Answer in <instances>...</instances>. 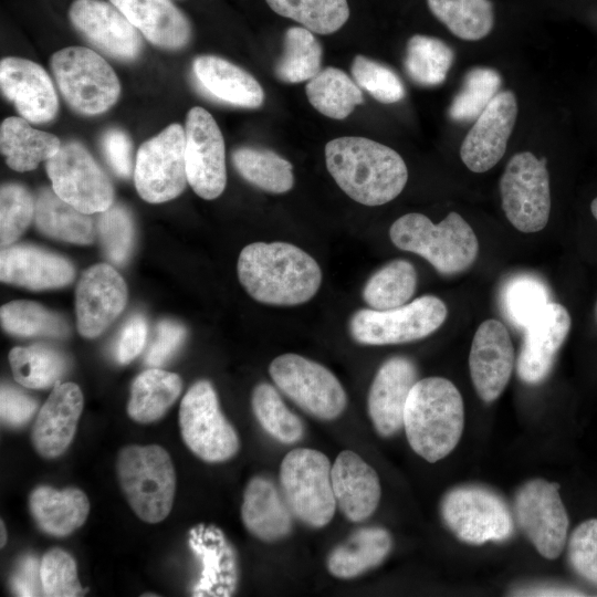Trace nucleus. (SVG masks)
<instances>
[{
	"label": "nucleus",
	"instance_id": "1",
	"mask_svg": "<svg viewBox=\"0 0 597 597\" xmlns=\"http://www.w3.org/2000/svg\"><path fill=\"white\" fill-rule=\"evenodd\" d=\"M240 283L255 301L270 305H298L310 301L322 283L317 262L286 242H254L240 252Z\"/></svg>",
	"mask_w": 597,
	"mask_h": 597
},
{
	"label": "nucleus",
	"instance_id": "2",
	"mask_svg": "<svg viewBox=\"0 0 597 597\" xmlns=\"http://www.w3.org/2000/svg\"><path fill=\"white\" fill-rule=\"evenodd\" d=\"M326 167L338 187L365 206H381L405 188L408 169L392 148L365 137L344 136L325 146Z\"/></svg>",
	"mask_w": 597,
	"mask_h": 597
},
{
	"label": "nucleus",
	"instance_id": "3",
	"mask_svg": "<svg viewBox=\"0 0 597 597\" xmlns=\"http://www.w3.org/2000/svg\"><path fill=\"white\" fill-rule=\"evenodd\" d=\"M464 428V404L455 385L443 377L418 379L404 412V429L411 449L434 463L457 447Z\"/></svg>",
	"mask_w": 597,
	"mask_h": 597
},
{
	"label": "nucleus",
	"instance_id": "4",
	"mask_svg": "<svg viewBox=\"0 0 597 597\" xmlns=\"http://www.w3.org/2000/svg\"><path fill=\"white\" fill-rule=\"evenodd\" d=\"M389 237L398 249L422 256L443 275L463 272L479 252L474 231L454 211L438 224L425 214L407 213L391 224Z\"/></svg>",
	"mask_w": 597,
	"mask_h": 597
},
{
	"label": "nucleus",
	"instance_id": "5",
	"mask_svg": "<svg viewBox=\"0 0 597 597\" xmlns=\"http://www.w3.org/2000/svg\"><path fill=\"white\" fill-rule=\"evenodd\" d=\"M121 489L135 514L147 523H159L171 511L176 474L169 453L157 444L127 446L116 462Z\"/></svg>",
	"mask_w": 597,
	"mask_h": 597
},
{
	"label": "nucleus",
	"instance_id": "6",
	"mask_svg": "<svg viewBox=\"0 0 597 597\" xmlns=\"http://www.w3.org/2000/svg\"><path fill=\"white\" fill-rule=\"evenodd\" d=\"M50 66L62 96L82 115L105 113L119 97L116 73L104 57L88 48H64L52 54Z\"/></svg>",
	"mask_w": 597,
	"mask_h": 597
},
{
	"label": "nucleus",
	"instance_id": "7",
	"mask_svg": "<svg viewBox=\"0 0 597 597\" xmlns=\"http://www.w3.org/2000/svg\"><path fill=\"white\" fill-rule=\"evenodd\" d=\"M328 458L318 450L297 448L280 465L281 492L292 514L311 527L327 525L337 507Z\"/></svg>",
	"mask_w": 597,
	"mask_h": 597
},
{
	"label": "nucleus",
	"instance_id": "8",
	"mask_svg": "<svg viewBox=\"0 0 597 597\" xmlns=\"http://www.w3.org/2000/svg\"><path fill=\"white\" fill-rule=\"evenodd\" d=\"M440 512L448 528L469 544L502 542L514 531L506 502L485 486L461 485L449 490L441 500Z\"/></svg>",
	"mask_w": 597,
	"mask_h": 597
},
{
	"label": "nucleus",
	"instance_id": "9",
	"mask_svg": "<svg viewBox=\"0 0 597 597\" xmlns=\"http://www.w3.org/2000/svg\"><path fill=\"white\" fill-rule=\"evenodd\" d=\"M444 302L433 295H425L390 310L363 308L349 321L354 341L364 345H394L409 343L429 336L446 321Z\"/></svg>",
	"mask_w": 597,
	"mask_h": 597
},
{
	"label": "nucleus",
	"instance_id": "10",
	"mask_svg": "<svg viewBox=\"0 0 597 597\" xmlns=\"http://www.w3.org/2000/svg\"><path fill=\"white\" fill-rule=\"evenodd\" d=\"M179 427L186 446L206 462L227 461L240 448L237 431L221 412L217 394L208 380H198L184 396Z\"/></svg>",
	"mask_w": 597,
	"mask_h": 597
},
{
	"label": "nucleus",
	"instance_id": "11",
	"mask_svg": "<svg viewBox=\"0 0 597 597\" xmlns=\"http://www.w3.org/2000/svg\"><path fill=\"white\" fill-rule=\"evenodd\" d=\"M269 374L276 387L301 409L322 420L337 418L346 408V392L325 366L287 353L274 358Z\"/></svg>",
	"mask_w": 597,
	"mask_h": 597
},
{
	"label": "nucleus",
	"instance_id": "12",
	"mask_svg": "<svg viewBox=\"0 0 597 597\" xmlns=\"http://www.w3.org/2000/svg\"><path fill=\"white\" fill-rule=\"evenodd\" d=\"M500 193L503 211L515 229L524 233L543 230L551 212L546 159L531 151L515 154L501 176Z\"/></svg>",
	"mask_w": 597,
	"mask_h": 597
},
{
	"label": "nucleus",
	"instance_id": "13",
	"mask_svg": "<svg viewBox=\"0 0 597 597\" xmlns=\"http://www.w3.org/2000/svg\"><path fill=\"white\" fill-rule=\"evenodd\" d=\"M52 189L77 210L91 214L113 205L114 189L105 171L78 142L70 140L45 161Z\"/></svg>",
	"mask_w": 597,
	"mask_h": 597
},
{
	"label": "nucleus",
	"instance_id": "14",
	"mask_svg": "<svg viewBox=\"0 0 597 597\" xmlns=\"http://www.w3.org/2000/svg\"><path fill=\"white\" fill-rule=\"evenodd\" d=\"M185 148L186 132L177 123L140 145L134 179L142 199L161 203L175 199L185 190L188 182Z\"/></svg>",
	"mask_w": 597,
	"mask_h": 597
},
{
	"label": "nucleus",
	"instance_id": "15",
	"mask_svg": "<svg viewBox=\"0 0 597 597\" xmlns=\"http://www.w3.org/2000/svg\"><path fill=\"white\" fill-rule=\"evenodd\" d=\"M515 520L535 549L547 559L563 552L569 526L559 484L537 478L522 484L514 496Z\"/></svg>",
	"mask_w": 597,
	"mask_h": 597
},
{
	"label": "nucleus",
	"instance_id": "16",
	"mask_svg": "<svg viewBox=\"0 0 597 597\" xmlns=\"http://www.w3.org/2000/svg\"><path fill=\"white\" fill-rule=\"evenodd\" d=\"M185 161L188 184L201 198H218L226 188L224 140L212 115L203 107L189 109L186 118Z\"/></svg>",
	"mask_w": 597,
	"mask_h": 597
},
{
	"label": "nucleus",
	"instance_id": "17",
	"mask_svg": "<svg viewBox=\"0 0 597 597\" xmlns=\"http://www.w3.org/2000/svg\"><path fill=\"white\" fill-rule=\"evenodd\" d=\"M126 303L127 286L122 275L106 263L90 266L76 287L78 333L85 338L100 336L119 316Z\"/></svg>",
	"mask_w": 597,
	"mask_h": 597
},
{
	"label": "nucleus",
	"instance_id": "18",
	"mask_svg": "<svg viewBox=\"0 0 597 597\" xmlns=\"http://www.w3.org/2000/svg\"><path fill=\"white\" fill-rule=\"evenodd\" d=\"M69 18L91 44L114 59L133 61L142 51V33L112 2L74 0Z\"/></svg>",
	"mask_w": 597,
	"mask_h": 597
},
{
	"label": "nucleus",
	"instance_id": "19",
	"mask_svg": "<svg viewBox=\"0 0 597 597\" xmlns=\"http://www.w3.org/2000/svg\"><path fill=\"white\" fill-rule=\"evenodd\" d=\"M517 101L513 92H499L464 137L460 157L473 172H485L495 166L506 150L517 117Z\"/></svg>",
	"mask_w": 597,
	"mask_h": 597
},
{
	"label": "nucleus",
	"instance_id": "20",
	"mask_svg": "<svg viewBox=\"0 0 597 597\" xmlns=\"http://www.w3.org/2000/svg\"><path fill=\"white\" fill-rule=\"evenodd\" d=\"M513 366L514 348L505 325L494 318L482 322L472 339L469 369L474 389L484 402L501 396Z\"/></svg>",
	"mask_w": 597,
	"mask_h": 597
},
{
	"label": "nucleus",
	"instance_id": "21",
	"mask_svg": "<svg viewBox=\"0 0 597 597\" xmlns=\"http://www.w3.org/2000/svg\"><path fill=\"white\" fill-rule=\"evenodd\" d=\"M0 87L3 96L29 123H49L57 114L54 85L46 71L31 60L13 56L2 59Z\"/></svg>",
	"mask_w": 597,
	"mask_h": 597
},
{
	"label": "nucleus",
	"instance_id": "22",
	"mask_svg": "<svg viewBox=\"0 0 597 597\" xmlns=\"http://www.w3.org/2000/svg\"><path fill=\"white\" fill-rule=\"evenodd\" d=\"M570 325L566 307L549 302L524 328L517 358V374L524 383L538 384L546 378Z\"/></svg>",
	"mask_w": 597,
	"mask_h": 597
},
{
	"label": "nucleus",
	"instance_id": "23",
	"mask_svg": "<svg viewBox=\"0 0 597 597\" xmlns=\"http://www.w3.org/2000/svg\"><path fill=\"white\" fill-rule=\"evenodd\" d=\"M417 380L416 365L408 357H390L379 367L367 398L368 415L378 434L391 437L404 427L406 401Z\"/></svg>",
	"mask_w": 597,
	"mask_h": 597
},
{
	"label": "nucleus",
	"instance_id": "24",
	"mask_svg": "<svg viewBox=\"0 0 597 597\" xmlns=\"http://www.w3.org/2000/svg\"><path fill=\"white\" fill-rule=\"evenodd\" d=\"M83 410V394L74 383L56 384L41 407L31 440L43 458L53 459L71 444Z\"/></svg>",
	"mask_w": 597,
	"mask_h": 597
},
{
	"label": "nucleus",
	"instance_id": "25",
	"mask_svg": "<svg viewBox=\"0 0 597 597\" xmlns=\"http://www.w3.org/2000/svg\"><path fill=\"white\" fill-rule=\"evenodd\" d=\"M331 478L336 505L347 520L362 522L373 515L381 496L373 467L356 452L344 450L332 465Z\"/></svg>",
	"mask_w": 597,
	"mask_h": 597
},
{
	"label": "nucleus",
	"instance_id": "26",
	"mask_svg": "<svg viewBox=\"0 0 597 597\" xmlns=\"http://www.w3.org/2000/svg\"><path fill=\"white\" fill-rule=\"evenodd\" d=\"M74 277L69 260L32 245H9L0 254L2 282L29 290L63 287Z\"/></svg>",
	"mask_w": 597,
	"mask_h": 597
},
{
	"label": "nucleus",
	"instance_id": "27",
	"mask_svg": "<svg viewBox=\"0 0 597 597\" xmlns=\"http://www.w3.org/2000/svg\"><path fill=\"white\" fill-rule=\"evenodd\" d=\"M151 44L179 50L191 39V25L170 0H109Z\"/></svg>",
	"mask_w": 597,
	"mask_h": 597
},
{
	"label": "nucleus",
	"instance_id": "28",
	"mask_svg": "<svg viewBox=\"0 0 597 597\" xmlns=\"http://www.w3.org/2000/svg\"><path fill=\"white\" fill-rule=\"evenodd\" d=\"M293 516L272 481L264 476L249 481L243 493L241 519L253 536L263 542L279 541L290 534Z\"/></svg>",
	"mask_w": 597,
	"mask_h": 597
},
{
	"label": "nucleus",
	"instance_id": "29",
	"mask_svg": "<svg viewBox=\"0 0 597 597\" xmlns=\"http://www.w3.org/2000/svg\"><path fill=\"white\" fill-rule=\"evenodd\" d=\"M193 74L200 86L216 100L245 108L263 104L260 83L245 70L216 55H199L192 62Z\"/></svg>",
	"mask_w": 597,
	"mask_h": 597
},
{
	"label": "nucleus",
	"instance_id": "30",
	"mask_svg": "<svg viewBox=\"0 0 597 597\" xmlns=\"http://www.w3.org/2000/svg\"><path fill=\"white\" fill-rule=\"evenodd\" d=\"M29 507L43 532L63 537L84 524L90 513V501L83 491L75 488L55 490L40 485L31 492Z\"/></svg>",
	"mask_w": 597,
	"mask_h": 597
},
{
	"label": "nucleus",
	"instance_id": "31",
	"mask_svg": "<svg viewBox=\"0 0 597 597\" xmlns=\"http://www.w3.org/2000/svg\"><path fill=\"white\" fill-rule=\"evenodd\" d=\"M392 547L390 533L380 526L357 530L327 558L328 572L338 578L357 577L381 564Z\"/></svg>",
	"mask_w": 597,
	"mask_h": 597
},
{
	"label": "nucleus",
	"instance_id": "32",
	"mask_svg": "<svg viewBox=\"0 0 597 597\" xmlns=\"http://www.w3.org/2000/svg\"><path fill=\"white\" fill-rule=\"evenodd\" d=\"M60 139L30 126L23 117H7L0 126V149L7 165L20 172L35 169L61 148Z\"/></svg>",
	"mask_w": 597,
	"mask_h": 597
},
{
	"label": "nucleus",
	"instance_id": "33",
	"mask_svg": "<svg viewBox=\"0 0 597 597\" xmlns=\"http://www.w3.org/2000/svg\"><path fill=\"white\" fill-rule=\"evenodd\" d=\"M34 221L43 234L61 241L90 244L96 237L91 217L61 199L52 187L39 191Z\"/></svg>",
	"mask_w": 597,
	"mask_h": 597
},
{
	"label": "nucleus",
	"instance_id": "34",
	"mask_svg": "<svg viewBox=\"0 0 597 597\" xmlns=\"http://www.w3.org/2000/svg\"><path fill=\"white\" fill-rule=\"evenodd\" d=\"M181 389L179 375L156 367L144 370L132 384L127 413L139 423L157 421L174 405Z\"/></svg>",
	"mask_w": 597,
	"mask_h": 597
},
{
	"label": "nucleus",
	"instance_id": "35",
	"mask_svg": "<svg viewBox=\"0 0 597 597\" xmlns=\"http://www.w3.org/2000/svg\"><path fill=\"white\" fill-rule=\"evenodd\" d=\"M306 96L321 114L344 119L364 102L360 87L344 71L337 67L322 69L305 85Z\"/></svg>",
	"mask_w": 597,
	"mask_h": 597
},
{
	"label": "nucleus",
	"instance_id": "36",
	"mask_svg": "<svg viewBox=\"0 0 597 597\" xmlns=\"http://www.w3.org/2000/svg\"><path fill=\"white\" fill-rule=\"evenodd\" d=\"M231 159L243 179L266 192L284 193L294 185L292 164L273 150L239 147Z\"/></svg>",
	"mask_w": 597,
	"mask_h": 597
},
{
	"label": "nucleus",
	"instance_id": "37",
	"mask_svg": "<svg viewBox=\"0 0 597 597\" xmlns=\"http://www.w3.org/2000/svg\"><path fill=\"white\" fill-rule=\"evenodd\" d=\"M431 13L457 38L479 41L494 27L491 0H427Z\"/></svg>",
	"mask_w": 597,
	"mask_h": 597
},
{
	"label": "nucleus",
	"instance_id": "38",
	"mask_svg": "<svg viewBox=\"0 0 597 597\" xmlns=\"http://www.w3.org/2000/svg\"><path fill=\"white\" fill-rule=\"evenodd\" d=\"M417 285L415 266L398 259L377 270L363 289V298L374 310H390L406 304Z\"/></svg>",
	"mask_w": 597,
	"mask_h": 597
},
{
	"label": "nucleus",
	"instance_id": "39",
	"mask_svg": "<svg viewBox=\"0 0 597 597\" xmlns=\"http://www.w3.org/2000/svg\"><path fill=\"white\" fill-rule=\"evenodd\" d=\"M322 45L312 31L291 27L284 34V50L275 64V75L290 84L310 81L322 70Z\"/></svg>",
	"mask_w": 597,
	"mask_h": 597
},
{
	"label": "nucleus",
	"instance_id": "40",
	"mask_svg": "<svg viewBox=\"0 0 597 597\" xmlns=\"http://www.w3.org/2000/svg\"><path fill=\"white\" fill-rule=\"evenodd\" d=\"M8 358L14 379L32 389L55 386L67 368L66 357L44 345L14 347Z\"/></svg>",
	"mask_w": 597,
	"mask_h": 597
},
{
	"label": "nucleus",
	"instance_id": "41",
	"mask_svg": "<svg viewBox=\"0 0 597 597\" xmlns=\"http://www.w3.org/2000/svg\"><path fill=\"white\" fill-rule=\"evenodd\" d=\"M453 60L452 49L442 40L415 34L407 42L404 65L418 85L437 86L446 80Z\"/></svg>",
	"mask_w": 597,
	"mask_h": 597
},
{
	"label": "nucleus",
	"instance_id": "42",
	"mask_svg": "<svg viewBox=\"0 0 597 597\" xmlns=\"http://www.w3.org/2000/svg\"><path fill=\"white\" fill-rule=\"evenodd\" d=\"M0 320L6 332L21 337L62 338L70 332L61 315L32 301L18 300L4 304Z\"/></svg>",
	"mask_w": 597,
	"mask_h": 597
},
{
	"label": "nucleus",
	"instance_id": "43",
	"mask_svg": "<svg viewBox=\"0 0 597 597\" xmlns=\"http://www.w3.org/2000/svg\"><path fill=\"white\" fill-rule=\"evenodd\" d=\"M277 14L301 23L313 33L331 34L349 18L347 0H265Z\"/></svg>",
	"mask_w": 597,
	"mask_h": 597
},
{
	"label": "nucleus",
	"instance_id": "44",
	"mask_svg": "<svg viewBox=\"0 0 597 597\" xmlns=\"http://www.w3.org/2000/svg\"><path fill=\"white\" fill-rule=\"evenodd\" d=\"M251 405L260 426L275 440L291 444L303 438L302 420L286 407L270 384L260 383L254 387Z\"/></svg>",
	"mask_w": 597,
	"mask_h": 597
},
{
	"label": "nucleus",
	"instance_id": "45",
	"mask_svg": "<svg viewBox=\"0 0 597 597\" xmlns=\"http://www.w3.org/2000/svg\"><path fill=\"white\" fill-rule=\"evenodd\" d=\"M501 83V75L494 69L481 66L471 69L450 105L451 119L460 123L475 119L499 93Z\"/></svg>",
	"mask_w": 597,
	"mask_h": 597
},
{
	"label": "nucleus",
	"instance_id": "46",
	"mask_svg": "<svg viewBox=\"0 0 597 597\" xmlns=\"http://www.w3.org/2000/svg\"><path fill=\"white\" fill-rule=\"evenodd\" d=\"M546 285L531 275H519L510 280L502 291V306L509 321L525 328L549 303Z\"/></svg>",
	"mask_w": 597,
	"mask_h": 597
},
{
	"label": "nucleus",
	"instance_id": "47",
	"mask_svg": "<svg viewBox=\"0 0 597 597\" xmlns=\"http://www.w3.org/2000/svg\"><path fill=\"white\" fill-rule=\"evenodd\" d=\"M35 201L29 190L19 184H6L0 190V242L11 245L34 218Z\"/></svg>",
	"mask_w": 597,
	"mask_h": 597
},
{
	"label": "nucleus",
	"instance_id": "48",
	"mask_svg": "<svg viewBox=\"0 0 597 597\" xmlns=\"http://www.w3.org/2000/svg\"><path fill=\"white\" fill-rule=\"evenodd\" d=\"M97 232L106 258L123 265L129 258L134 244V223L129 211L121 205H112L100 212Z\"/></svg>",
	"mask_w": 597,
	"mask_h": 597
},
{
	"label": "nucleus",
	"instance_id": "49",
	"mask_svg": "<svg viewBox=\"0 0 597 597\" xmlns=\"http://www.w3.org/2000/svg\"><path fill=\"white\" fill-rule=\"evenodd\" d=\"M350 71L357 85L380 103H397L406 95L400 77L390 67L377 61L356 55Z\"/></svg>",
	"mask_w": 597,
	"mask_h": 597
},
{
	"label": "nucleus",
	"instance_id": "50",
	"mask_svg": "<svg viewBox=\"0 0 597 597\" xmlns=\"http://www.w3.org/2000/svg\"><path fill=\"white\" fill-rule=\"evenodd\" d=\"M42 593L49 597H75L84 594L76 563L61 548L46 552L40 563Z\"/></svg>",
	"mask_w": 597,
	"mask_h": 597
},
{
	"label": "nucleus",
	"instance_id": "51",
	"mask_svg": "<svg viewBox=\"0 0 597 597\" xmlns=\"http://www.w3.org/2000/svg\"><path fill=\"white\" fill-rule=\"evenodd\" d=\"M567 557L576 574L597 586V519L582 522L572 532Z\"/></svg>",
	"mask_w": 597,
	"mask_h": 597
},
{
	"label": "nucleus",
	"instance_id": "52",
	"mask_svg": "<svg viewBox=\"0 0 597 597\" xmlns=\"http://www.w3.org/2000/svg\"><path fill=\"white\" fill-rule=\"evenodd\" d=\"M186 334L182 324L167 320L159 322L156 327V337L145 357L146 364L158 367L166 363L181 346Z\"/></svg>",
	"mask_w": 597,
	"mask_h": 597
},
{
	"label": "nucleus",
	"instance_id": "53",
	"mask_svg": "<svg viewBox=\"0 0 597 597\" xmlns=\"http://www.w3.org/2000/svg\"><path fill=\"white\" fill-rule=\"evenodd\" d=\"M101 145L113 171L122 178H128L133 168V145L129 136L119 128H111L104 133Z\"/></svg>",
	"mask_w": 597,
	"mask_h": 597
},
{
	"label": "nucleus",
	"instance_id": "54",
	"mask_svg": "<svg viewBox=\"0 0 597 597\" xmlns=\"http://www.w3.org/2000/svg\"><path fill=\"white\" fill-rule=\"evenodd\" d=\"M36 401L8 385L1 386L0 413L2 423L10 427H21L27 423L35 412Z\"/></svg>",
	"mask_w": 597,
	"mask_h": 597
},
{
	"label": "nucleus",
	"instance_id": "55",
	"mask_svg": "<svg viewBox=\"0 0 597 597\" xmlns=\"http://www.w3.org/2000/svg\"><path fill=\"white\" fill-rule=\"evenodd\" d=\"M147 337V322L142 315H134L123 327L118 338L116 357L121 364H128L143 350Z\"/></svg>",
	"mask_w": 597,
	"mask_h": 597
},
{
	"label": "nucleus",
	"instance_id": "56",
	"mask_svg": "<svg viewBox=\"0 0 597 597\" xmlns=\"http://www.w3.org/2000/svg\"><path fill=\"white\" fill-rule=\"evenodd\" d=\"M11 586L19 596H36L42 589L40 565L38 561L28 556L24 558L15 574L12 576Z\"/></svg>",
	"mask_w": 597,
	"mask_h": 597
},
{
	"label": "nucleus",
	"instance_id": "57",
	"mask_svg": "<svg viewBox=\"0 0 597 597\" xmlns=\"http://www.w3.org/2000/svg\"><path fill=\"white\" fill-rule=\"evenodd\" d=\"M516 596H584L580 590L561 586H536L515 590Z\"/></svg>",
	"mask_w": 597,
	"mask_h": 597
},
{
	"label": "nucleus",
	"instance_id": "58",
	"mask_svg": "<svg viewBox=\"0 0 597 597\" xmlns=\"http://www.w3.org/2000/svg\"><path fill=\"white\" fill-rule=\"evenodd\" d=\"M0 525H1V531H0L1 538H0V542H1V547H3L6 545V543H7V530H6L3 521H1Z\"/></svg>",
	"mask_w": 597,
	"mask_h": 597
},
{
	"label": "nucleus",
	"instance_id": "59",
	"mask_svg": "<svg viewBox=\"0 0 597 597\" xmlns=\"http://www.w3.org/2000/svg\"><path fill=\"white\" fill-rule=\"evenodd\" d=\"M590 210L595 219L597 220V197L590 203Z\"/></svg>",
	"mask_w": 597,
	"mask_h": 597
}]
</instances>
